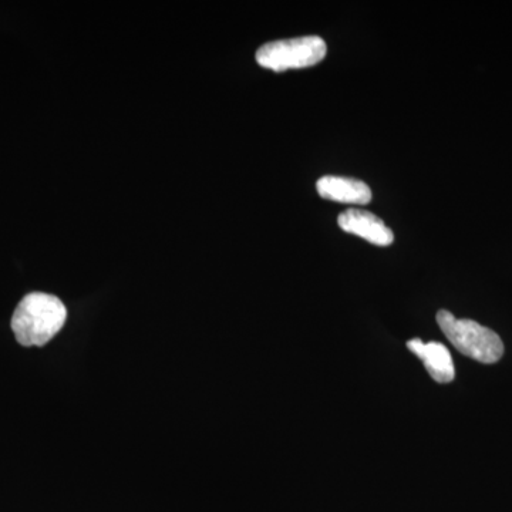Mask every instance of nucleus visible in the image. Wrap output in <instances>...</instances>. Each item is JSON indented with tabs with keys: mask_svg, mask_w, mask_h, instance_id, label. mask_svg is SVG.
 <instances>
[{
	"mask_svg": "<svg viewBox=\"0 0 512 512\" xmlns=\"http://www.w3.org/2000/svg\"><path fill=\"white\" fill-rule=\"evenodd\" d=\"M67 319L64 303L49 293L33 292L19 302L12 329L22 346H43L55 338Z\"/></svg>",
	"mask_w": 512,
	"mask_h": 512,
	"instance_id": "obj_1",
	"label": "nucleus"
},
{
	"mask_svg": "<svg viewBox=\"0 0 512 512\" xmlns=\"http://www.w3.org/2000/svg\"><path fill=\"white\" fill-rule=\"evenodd\" d=\"M437 323L451 345L464 356L484 365L497 363L504 355V343L494 330L471 319H457L453 313L440 311Z\"/></svg>",
	"mask_w": 512,
	"mask_h": 512,
	"instance_id": "obj_2",
	"label": "nucleus"
},
{
	"mask_svg": "<svg viewBox=\"0 0 512 512\" xmlns=\"http://www.w3.org/2000/svg\"><path fill=\"white\" fill-rule=\"evenodd\" d=\"M326 53H328V46L322 37H295V39L276 40L259 47L256 52V62L265 69L286 72V70L315 66L325 59Z\"/></svg>",
	"mask_w": 512,
	"mask_h": 512,
	"instance_id": "obj_3",
	"label": "nucleus"
},
{
	"mask_svg": "<svg viewBox=\"0 0 512 512\" xmlns=\"http://www.w3.org/2000/svg\"><path fill=\"white\" fill-rule=\"evenodd\" d=\"M338 224L343 231L366 239L377 247H387L394 241L392 229L384 224L382 218L369 211H345L339 215Z\"/></svg>",
	"mask_w": 512,
	"mask_h": 512,
	"instance_id": "obj_4",
	"label": "nucleus"
},
{
	"mask_svg": "<svg viewBox=\"0 0 512 512\" xmlns=\"http://www.w3.org/2000/svg\"><path fill=\"white\" fill-rule=\"evenodd\" d=\"M407 348L423 362L431 379L437 383L453 382L456 377L453 357L443 343H424L423 340L412 339L407 342Z\"/></svg>",
	"mask_w": 512,
	"mask_h": 512,
	"instance_id": "obj_5",
	"label": "nucleus"
},
{
	"mask_svg": "<svg viewBox=\"0 0 512 512\" xmlns=\"http://www.w3.org/2000/svg\"><path fill=\"white\" fill-rule=\"evenodd\" d=\"M320 197L343 204L366 205L372 200L369 185L356 178L325 175L316 184Z\"/></svg>",
	"mask_w": 512,
	"mask_h": 512,
	"instance_id": "obj_6",
	"label": "nucleus"
}]
</instances>
